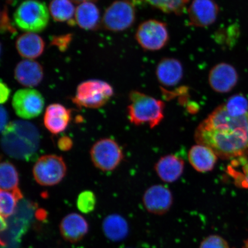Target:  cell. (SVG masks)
Segmentation results:
<instances>
[{
    "instance_id": "13",
    "label": "cell",
    "mask_w": 248,
    "mask_h": 248,
    "mask_svg": "<svg viewBox=\"0 0 248 248\" xmlns=\"http://www.w3.org/2000/svg\"><path fill=\"white\" fill-rule=\"evenodd\" d=\"M238 79L236 70L226 63L215 65L209 73L208 81L211 88L218 93L231 92L237 85Z\"/></svg>"
},
{
    "instance_id": "22",
    "label": "cell",
    "mask_w": 248,
    "mask_h": 248,
    "mask_svg": "<svg viewBox=\"0 0 248 248\" xmlns=\"http://www.w3.org/2000/svg\"><path fill=\"white\" fill-rule=\"evenodd\" d=\"M102 229L106 237L111 241H120L125 238L128 234V224L122 216H108L102 223Z\"/></svg>"
},
{
    "instance_id": "23",
    "label": "cell",
    "mask_w": 248,
    "mask_h": 248,
    "mask_svg": "<svg viewBox=\"0 0 248 248\" xmlns=\"http://www.w3.org/2000/svg\"><path fill=\"white\" fill-rule=\"evenodd\" d=\"M228 172L234 179L237 187L248 188V151L232 161Z\"/></svg>"
},
{
    "instance_id": "2",
    "label": "cell",
    "mask_w": 248,
    "mask_h": 248,
    "mask_svg": "<svg viewBox=\"0 0 248 248\" xmlns=\"http://www.w3.org/2000/svg\"><path fill=\"white\" fill-rule=\"evenodd\" d=\"M40 140L38 129L33 124L16 120L9 123L2 132L1 147L8 156L29 161L36 156Z\"/></svg>"
},
{
    "instance_id": "26",
    "label": "cell",
    "mask_w": 248,
    "mask_h": 248,
    "mask_svg": "<svg viewBox=\"0 0 248 248\" xmlns=\"http://www.w3.org/2000/svg\"><path fill=\"white\" fill-rule=\"evenodd\" d=\"M19 177L13 164L3 162L0 164V187L1 190L12 191L18 188Z\"/></svg>"
},
{
    "instance_id": "36",
    "label": "cell",
    "mask_w": 248,
    "mask_h": 248,
    "mask_svg": "<svg viewBox=\"0 0 248 248\" xmlns=\"http://www.w3.org/2000/svg\"><path fill=\"white\" fill-rule=\"evenodd\" d=\"M5 218L4 217L1 216V221H0V229H1V231H5L7 228L8 225L7 224V222L5 221Z\"/></svg>"
},
{
    "instance_id": "19",
    "label": "cell",
    "mask_w": 248,
    "mask_h": 248,
    "mask_svg": "<svg viewBox=\"0 0 248 248\" xmlns=\"http://www.w3.org/2000/svg\"><path fill=\"white\" fill-rule=\"evenodd\" d=\"M188 158L192 167L200 172L212 170L218 159L217 155L210 148L198 144L189 150Z\"/></svg>"
},
{
    "instance_id": "1",
    "label": "cell",
    "mask_w": 248,
    "mask_h": 248,
    "mask_svg": "<svg viewBox=\"0 0 248 248\" xmlns=\"http://www.w3.org/2000/svg\"><path fill=\"white\" fill-rule=\"evenodd\" d=\"M194 139L222 159L240 157L248 151V112L232 116L221 105L198 126Z\"/></svg>"
},
{
    "instance_id": "16",
    "label": "cell",
    "mask_w": 248,
    "mask_h": 248,
    "mask_svg": "<svg viewBox=\"0 0 248 248\" xmlns=\"http://www.w3.org/2000/svg\"><path fill=\"white\" fill-rule=\"evenodd\" d=\"M71 119V111L60 104L49 105L44 116L46 128L52 134L58 135L67 128Z\"/></svg>"
},
{
    "instance_id": "8",
    "label": "cell",
    "mask_w": 248,
    "mask_h": 248,
    "mask_svg": "<svg viewBox=\"0 0 248 248\" xmlns=\"http://www.w3.org/2000/svg\"><path fill=\"white\" fill-rule=\"evenodd\" d=\"M135 38L145 50H160L169 41L168 28L162 21L153 19L145 21L140 24L136 31Z\"/></svg>"
},
{
    "instance_id": "9",
    "label": "cell",
    "mask_w": 248,
    "mask_h": 248,
    "mask_svg": "<svg viewBox=\"0 0 248 248\" xmlns=\"http://www.w3.org/2000/svg\"><path fill=\"white\" fill-rule=\"evenodd\" d=\"M90 153L96 168L105 172L115 170L124 159L122 148L111 139H102L96 142Z\"/></svg>"
},
{
    "instance_id": "7",
    "label": "cell",
    "mask_w": 248,
    "mask_h": 248,
    "mask_svg": "<svg viewBox=\"0 0 248 248\" xmlns=\"http://www.w3.org/2000/svg\"><path fill=\"white\" fill-rule=\"evenodd\" d=\"M67 172L66 164L61 156L46 155L39 158L33 168V175L38 184L43 186L57 185Z\"/></svg>"
},
{
    "instance_id": "34",
    "label": "cell",
    "mask_w": 248,
    "mask_h": 248,
    "mask_svg": "<svg viewBox=\"0 0 248 248\" xmlns=\"http://www.w3.org/2000/svg\"><path fill=\"white\" fill-rule=\"evenodd\" d=\"M10 93V89L6 83L1 81L0 83V102L1 104L8 101Z\"/></svg>"
},
{
    "instance_id": "10",
    "label": "cell",
    "mask_w": 248,
    "mask_h": 248,
    "mask_svg": "<svg viewBox=\"0 0 248 248\" xmlns=\"http://www.w3.org/2000/svg\"><path fill=\"white\" fill-rule=\"evenodd\" d=\"M12 104L18 117L23 119H32L42 113L45 100L41 93L36 90L23 89L15 93Z\"/></svg>"
},
{
    "instance_id": "17",
    "label": "cell",
    "mask_w": 248,
    "mask_h": 248,
    "mask_svg": "<svg viewBox=\"0 0 248 248\" xmlns=\"http://www.w3.org/2000/svg\"><path fill=\"white\" fill-rule=\"evenodd\" d=\"M185 162L181 157L168 155L160 158L155 165V170L164 182L173 183L178 180L184 173Z\"/></svg>"
},
{
    "instance_id": "24",
    "label": "cell",
    "mask_w": 248,
    "mask_h": 248,
    "mask_svg": "<svg viewBox=\"0 0 248 248\" xmlns=\"http://www.w3.org/2000/svg\"><path fill=\"white\" fill-rule=\"evenodd\" d=\"M76 9L71 0H52L49 5V11L53 19L58 22L71 24L75 15Z\"/></svg>"
},
{
    "instance_id": "11",
    "label": "cell",
    "mask_w": 248,
    "mask_h": 248,
    "mask_svg": "<svg viewBox=\"0 0 248 248\" xmlns=\"http://www.w3.org/2000/svg\"><path fill=\"white\" fill-rule=\"evenodd\" d=\"M142 202L149 213L163 215L168 212L172 205V194L165 186L153 185L145 191Z\"/></svg>"
},
{
    "instance_id": "38",
    "label": "cell",
    "mask_w": 248,
    "mask_h": 248,
    "mask_svg": "<svg viewBox=\"0 0 248 248\" xmlns=\"http://www.w3.org/2000/svg\"></svg>"
},
{
    "instance_id": "27",
    "label": "cell",
    "mask_w": 248,
    "mask_h": 248,
    "mask_svg": "<svg viewBox=\"0 0 248 248\" xmlns=\"http://www.w3.org/2000/svg\"><path fill=\"white\" fill-rule=\"evenodd\" d=\"M144 1L165 13L181 14L189 0H144Z\"/></svg>"
},
{
    "instance_id": "29",
    "label": "cell",
    "mask_w": 248,
    "mask_h": 248,
    "mask_svg": "<svg viewBox=\"0 0 248 248\" xmlns=\"http://www.w3.org/2000/svg\"><path fill=\"white\" fill-rule=\"evenodd\" d=\"M96 201L95 195L92 191H85L78 195L77 206L80 212L89 214L94 210Z\"/></svg>"
},
{
    "instance_id": "28",
    "label": "cell",
    "mask_w": 248,
    "mask_h": 248,
    "mask_svg": "<svg viewBox=\"0 0 248 248\" xmlns=\"http://www.w3.org/2000/svg\"><path fill=\"white\" fill-rule=\"evenodd\" d=\"M226 110L232 116H240L248 112V101L244 95L232 96L224 104Z\"/></svg>"
},
{
    "instance_id": "12",
    "label": "cell",
    "mask_w": 248,
    "mask_h": 248,
    "mask_svg": "<svg viewBox=\"0 0 248 248\" xmlns=\"http://www.w3.org/2000/svg\"><path fill=\"white\" fill-rule=\"evenodd\" d=\"M219 7L214 0H193L188 9L189 23L196 27H206L215 23Z\"/></svg>"
},
{
    "instance_id": "18",
    "label": "cell",
    "mask_w": 248,
    "mask_h": 248,
    "mask_svg": "<svg viewBox=\"0 0 248 248\" xmlns=\"http://www.w3.org/2000/svg\"><path fill=\"white\" fill-rule=\"evenodd\" d=\"M88 230V222L82 216L77 213H71L65 217L60 225L62 236L73 243L81 240Z\"/></svg>"
},
{
    "instance_id": "5",
    "label": "cell",
    "mask_w": 248,
    "mask_h": 248,
    "mask_svg": "<svg viewBox=\"0 0 248 248\" xmlns=\"http://www.w3.org/2000/svg\"><path fill=\"white\" fill-rule=\"evenodd\" d=\"M114 94L109 83L99 79H90L78 86L74 104L79 107L97 108L104 106Z\"/></svg>"
},
{
    "instance_id": "30",
    "label": "cell",
    "mask_w": 248,
    "mask_h": 248,
    "mask_svg": "<svg viewBox=\"0 0 248 248\" xmlns=\"http://www.w3.org/2000/svg\"><path fill=\"white\" fill-rule=\"evenodd\" d=\"M200 248H230L228 242L218 235H210L202 242Z\"/></svg>"
},
{
    "instance_id": "20",
    "label": "cell",
    "mask_w": 248,
    "mask_h": 248,
    "mask_svg": "<svg viewBox=\"0 0 248 248\" xmlns=\"http://www.w3.org/2000/svg\"><path fill=\"white\" fill-rule=\"evenodd\" d=\"M44 40L35 33L26 32L17 38L16 42L18 54L27 60L40 57L45 49Z\"/></svg>"
},
{
    "instance_id": "4",
    "label": "cell",
    "mask_w": 248,
    "mask_h": 248,
    "mask_svg": "<svg viewBox=\"0 0 248 248\" xmlns=\"http://www.w3.org/2000/svg\"><path fill=\"white\" fill-rule=\"evenodd\" d=\"M14 20L18 29L25 32H40L48 26L49 11L44 2L26 0L16 10Z\"/></svg>"
},
{
    "instance_id": "32",
    "label": "cell",
    "mask_w": 248,
    "mask_h": 248,
    "mask_svg": "<svg viewBox=\"0 0 248 248\" xmlns=\"http://www.w3.org/2000/svg\"><path fill=\"white\" fill-rule=\"evenodd\" d=\"M72 40V35L67 34L66 35L55 36L52 40L51 45L55 46L61 51H64L69 46Z\"/></svg>"
},
{
    "instance_id": "3",
    "label": "cell",
    "mask_w": 248,
    "mask_h": 248,
    "mask_svg": "<svg viewBox=\"0 0 248 248\" xmlns=\"http://www.w3.org/2000/svg\"><path fill=\"white\" fill-rule=\"evenodd\" d=\"M128 114L130 122L136 126L147 124L154 128L164 119V102L140 92L129 93Z\"/></svg>"
},
{
    "instance_id": "25",
    "label": "cell",
    "mask_w": 248,
    "mask_h": 248,
    "mask_svg": "<svg viewBox=\"0 0 248 248\" xmlns=\"http://www.w3.org/2000/svg\"><path fill=\"white\" fill-rule=\"evenodd\" d=\"M23 195L19 188L12 191L0 192V214L4 218L10 217L15 212L17 204Z\"/></svg>"
},
{
    "instance_id": "14",
    "label": "cell",
    "mask_w": 248,
    "mask_h": 248,
    "mask_svg": "<svg viewBox=\"0 0 248 248\" xmlns=\"http://www.w3.org/2000/svg\"><path fill=\"white\" fill-rule=\"evenodd\" d=\"M44 77V71L39 62L25 60L17 64L15 69L16 80L21 85L33 88L40 84Z\"/></svg>"
},
{
    "instance_id": "15",
    "label": "cell",
    "mask_w": 248,
    "mask_h": 248,
    "mask_svg": "<svg viewBox=\"0 0 248 248\" xmlns=\"http://www.w3.org/2000/svg\"><path fill=\"white\" fill-rule=\"evenodd\" d=\"M156 75L161 85L174 86L181 81L184 76V68L181 62L176 59L164 58L157 65Z\"/></svg>"
},
{
    "instance_id": "6",
    "label": "cell",
    "mask_w": 248,
    "mask_h": 248,
    "mask_svg": "<svg viewBox=\"0 0 248 248\" xmlns=\"http://www.w3.org/2000/svg\"><path fill=\"white\" fill-rule=\"evenodd\" d=\"M136 10L131 0H117L105 11L101 23L111 32H122L129 29L136 20Z\"/></svg>"
},
{
    "instance_id": "37",
    "label": "cell",
    "mask_w": 248,
    "mask_h": 248,
    "mask_svg": "<svg viewBox=\"0 0 248 248\" xmlns=\"http://www.w3.org/2000/svg\"><path fill=\"white\" fill-rule=\"evenodd\" d=\"M71 1L77 3V4H80V3L86 1L96 2L98 1V0H71Z\"/></svg>"
},
{
    "instance_id": "21",
    "label": "cell",
    "mask_w": 248,
    "mask_h": 248,
    "mask_svg": "<svg viewBox=\"0 0 248 248\" xmlns=\"http://www.w3.org/2000/svg\"><path fill=\"white\" fill-rule=\"evenodd\" d=\"M75 20L83 30H97L101 24L100 11L93 2L80 3L76 8Z\"/></svg>"
},
{
    "instance_id": "31",
    "label": "cell",
    "mask_w": 248,
    "mask_h": 248,
    "mask_svg": "<svg viewBox=\"0 0 248 248\" xmlns=\"http://www.w3.org/2000/svg\"><path fill=\"white\" fill-rule=\"evenodd\" d=\"M1 33L9 32L13 35L16 33V30L12 26L10 18L9 17L8 8L6 6L2 9L1 13Z\"/></svg>"
},
{
    "instance_id": "35",
    "label": "cell",
    "mask_w": 248,
    "mask_h": 248,
    "mask_svg": "<svg viewBox=\"0 0 248 248\" xmlns=\"http://www.w3.org/2000/svg\"><path fill=\"white\" fill-rule=\"evenodd\" d=\"M0 112H1V131L2 132L9 124H8V114L6 108L3 106L1 107Z\"/></svg>"
},
{
    "instance_id": "33",
    "label": "cell",
    "mask_w": 248,
    "mask_h": 248,
    "mask_svg": "<svg viewBox=\"0 0 248 248\" xmlns=\"http://www.w3.org/2000/svg\"><path fill=\"white\" fill-rule=\"evenodd\" d=\"M73 142L72 140L68 136H63L58 141V148L62 151H69L72 148Z\"/></svg>"
}]
</instances>
